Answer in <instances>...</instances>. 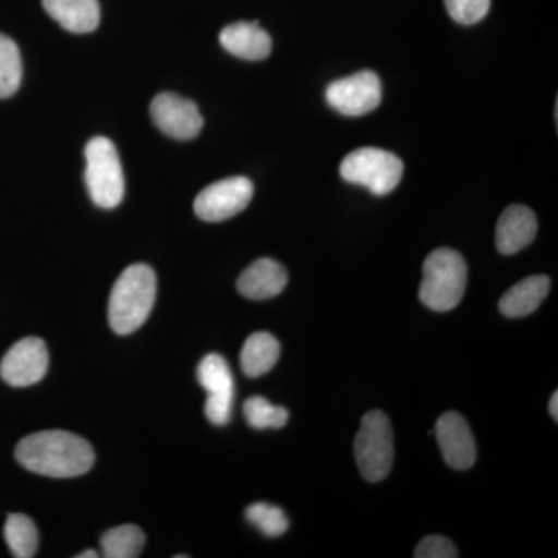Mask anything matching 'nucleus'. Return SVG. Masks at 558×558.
<instances>
[{
	"instance_id": "1",
	"label": "nucleus",
	"mask_w": 558,
	"mask_h": 558,
	"mask_svg": "<svg viewBox=\"0 0 558 558\" xmlns=\"http://www.w3.org/2000/svg\"><path fill=\"white\" fill-rule=\"evenodd\" d=\"M22 468L50 478H75L89 472L95 462L90 444L61 429L35 433L17 444Z\"/></svg>"
},
{
	"instance_id": "11",
	"label": "nucleus",
	"mask_w": 558,
	"mask_h": 558,
	"mask_svg": "<svg viewBox=\"0 0 558 558\" xmlns=\"http://www.w3.org/2000/svg\"><path fill=\"white\" fill-rule=\"evenodd\" d=\"M150 117L163 134L175 140L196 138L204 128V117L196 102L172 92H163L154 98Z\"/></svg>"
},
{
	"instance_id": "25",
	"label": "nucleus",
	"mask_w": 558,
	"mask_h": 558,
	"mask_svg": "<svg viewBox=\"0 0 558 558\" xmlns=\"http://www.w3.org/2000/svg\"><path fill=\"white\" fill-rule=\"evenodd\" d=\"M459 556L457 546L449 538L440 535H429L421 539L414 549L416 558H457Z\"/></svg>"
},
{
	"instance_id": "26",
	"label": "nucleus",
	"mask_w": 558,
	"mask_h": 558,
	"mask_svg": "<svg viewBox=\"0 0 558 558\" xmlns=\"http://www.w3.org/2000/svg\"><path fill=\"white\" fill-rule=\"evenodd\" d=\"M549 413L553 416L554 421H558V392H554L553 398H550L549 402Z\"/></svg>"
},
{
	"instance_id": "15",
	"label": "nucleus",
	"mask_w": 558,
	"mask_h": 558,
	"mask_svg": "<svg viewBox=\"0 0 558 558\" xmlns=\"http://www.w3.org/2000/svg\"><path fill=\"white\" fill-rule=\"evenodd\" d=\"M288 270L277 260L263 258L242 271L238 279V290L248 300H270L288 286Z\"/></svg>"
},
{
	"instance_id": "27",
	"label": "nucleus",
	"mask_w": 558,
	"mask_h": 558,
	"mask_svg": "<svg viewBox=\"0 0 558 558\" xmlns=\"http://www.w3.org/2000/svg\"><path fill=\"white\" fill-rule=\"evenodd\" d=\"M80 558H95L98 557V554L95 550H84V554H80Z\"/></svg>"
},
{
	"instance_id": "3",
	"label": "nucleus",
	"mask_w": 558,
	"mask_h": 558,
	"mask_svg": "<svg viewBox=\"0 0 558 558\" xmlns=\"http://www.w3.org/2000/svg\"><path fill=\"white\" fill-rule=\"evenodd\" d=\"M468 288V266L458 252L438 248L424 263L418 296L428 310L449 312L461 303Z\"/></svg>"
},
{
	"instance_id": "9",
	"label": "nucleus",
	"mask_w": 558,
	"mask_h": 558,
	"mask_svg": "<svg viewBox=\"0 0 558 558\" xmlns=\"http://www.w3.org/2000/svg\"><path fill=\"white\" fill-rule=\"evenodd\" d=\"M197 379L207 391L205 416L218 427L229 424L233 409L234 380L227 360L219 354H208L197 368Z\"/></svg>"
},
{
	"instance_id": "10",
	"label": "nucleus",
	"mask_w": 558,
	"mask_h": 558,
	"mask_svg": "<svg viewBox=\"0 0 558 558\" xmlns=\"http://www.w3.org/2000/svg\"><path fill=\"white\" fill-rule=\"evenodd\" d=\"M49 369V349L38 337L14 343L0 362V377L14 388L32 387L44 379Z\"/></svg>"
},
{
	"instance_id": "17",
	"label": "nucleus",
	"mask_w": 558,
	"mask_h": 558,
	"mask_svg": "<svg viewBox=\"0 0 558 558\" xmlns=\"http://www.w3.org/2000/svg\"><path fill=\"white\" fill-rule=\"evenodd\" d=\"M550 279L546 275H532L521 279L499 300V311L509 318L526 317L538 310L548 296Z\"/></svg>"
},
{
	"instance_id": "5",
	"label": "nucleus",
	"mask_w": 558,
	"mask_h": 558,
	"mask_svg": "<svg viewBox=\"0 0 558 558\" xmlns=\"http://www.w3.org/2000/svg\"><path fill=\"white\" fill-rule=\"evenodd\" d=\"M354 453L363 478L369 483L387 478L395 462V442L387 414L369 411L363 416L355 436Z\"/></svg>"
},
{
	"instance_id": "6",
	"label": "nucleus",
	"mask_w": 558,
	"mask_h": 558,
	"mask_svg": "<svg viewBox=\"0 0 558 558\" xmlns=\"http://www.w3.org/2000/svg\"><path fill=\"white\" fill-rule=\"evenodd\" d=\"M340 174L349 183L365 186L376 196H385L399 185L403 161L388 150L355 149L341 161Z\"/></svg>"
},
{
	"instance_id": "20",
	"label": "nucleus",
	"mask_w": 558,
	"mask_h": 558,
	"mask_svg": "<svg viewBox=\"0 0 558 558\" xmlns=\"http://www.w3.org/2000/svg\"><path fill=\"white\" fill-rule=\"evenodd\" d=\"M145 546V534L134 524L113 527L101 537L102 556L108 558H137Z\"/></svg>"
},
{
	"instance_id": "13",
	"label": "nucleus",
	"mask_w": 558,
	"mask_h": 558,
	"mask_svg": "<svg viewBox=\"0 0 558 558\" xmlns=\"http://www.w3.org/2000/svg\"><path fill=\"white\" fill-rule=\"evenodd\" d=\"M537 216L524 205H510L499 216L497 247L502 255H515L532 244L537 236Z\"/></svg>"
},
{
	"instance_id": "12",
	"label": "nucleus",
	"mask_w": 558,
	"mask_h": 558,
	"mask_svg": "<svg viewBox=\"0 0 558 558\" xmlns=\"http://www.w3.org/2000/svg\"><path fill=\"white\" fill-rule=\"evenodd\" d=\"M436 440L447 464L454 470H468L476 461V444L465 418L454 411L444 413L435 427Z\"/></svg>"
},
{
	"instance_id": "18",
	"label": "nucleus",
	"mask_w": 558,
	"mask_h": 558,
	"mask_svg": "<svg viewBox=\"0 0 558 558\" xmlns=\"http://www.w3.org/2000/svg\"><path fill=\"white\" fill-rule=\"evenodd\" d=\"M279 341L269 332H256L245 340L241 351V366L245 376L256 379L269 373L279 359Z\"/></svg>"
},
{
	"instance_id": "14",
	"label": "nucleus",
	"mask_w": 558,
	"mask_h": 558,
	"mask_svg": "<svg viewBox=\"0 0 558 558\" xmlns=\"http://www.w3.org/2000/svg\"><path fill=\"white\" fill-rule=\"evenodd\" d=\"M220 46L233 57L247 61H263L269 58L271 38L259 22H236L227 25L219 35Z\"/></svg>"
},
{
	"instance_id": "22",
	"label": "nucleus",
	"mask_w": 558,
	"mask_h": 558,
	"mask_svg": "<svg viewBox=\"0 0 558 558\" xmlns=\"http://www.w3.org/2000/svg\"><path fill=\"white\" fill-rule=\"evenodd\" d=\"M244 414L250 427L256 429L282 428L289 421V411L284 407L274 405L260 396L245 400Z\"/></svg>"
},
{
	"instance_id": "7",
	"label": "nucleus",
	"mask_w": 558,
	"mask_h": 558,
	"mask_svg": "<svg viewBox=\"0 0 558 558\" xmlns=\"http://www.w3.org/2000/svg\"><path fill=\"white\" fill-rule=\"evenodd\" d=\"M253 191L252 180L242 175L219 180L201 191L194 201V213L205 222L234 218L248 207Z\"/></svg>"
},
{
	"instance_id": "16",
	"label": "nucleus",
	"mask_w": 558,
	"mask_h": 558,
	"mask_svg": "<svg viewBox=\"0 0 558 558\" xmlns=\"http://www.w3.org/2000/svg\"><path fill=\"white\" fill-rule=\"evenodd\" d=\"M51 20L70 33H90L100 25L101 11L98 0H43Z\"/></svg>"
},
{
	"instance_id": "4",
	"label": "nucleus",
	"mask_w": 558,
	"mask_h": 558,
	"mask_svg": "<svg viewBox=\"0 0 558 558\" xmlns=\"http://www.w3.org/2000/svg\"><path fill=\"white\" fill-rule=\"evenodd\" d=\"M86 185L97 207H119L124 197V174L116 145L106 137H94L84 149Z\"/></svg>"
},
{
	"instance_id": "21",
	"label": "nucleus",
	"mask_w": 558,
	"mask_h": 558,
	"mask_svg": "<svg viewBox=\"0 0 558 558\" xmlns=\"http://www.w3.org/2000/svg\"><path fill=\"white\" fill-rule=\"evenodd\" d=\"M22 58L13 39L0 33V98H9L20 89Z\"/></svg>"
},
{
	"instance_id": "8",
	"label": "nucleus",
	"mask_w": 558,
	"mask_h": 558,
	"mask_svg": "<svg viewBox=\"0 0 558 558\" xmlns=\"http://www.w3.org/2000/svg\"><path fill=\"white\" fill-rule=\"evenodd\" d=\"M326 100L341 116H366L380 106V78L371 70H362L355 75L333 81L326 89Z\"/></svg>"
},
{
	"instance_id": "2",
	"label": "nucleus",
	"mask_w": 558,
	"mask_h": 558,
	"mask_svg": "<svg viewBox=\"0 0 558 558\" xmlns=\"http://www.w3.org/2000/svg\"><path fill=\"white\" fill-rule=\"evenodd\" d=\"M157 278L146 264H132L117 279L109 300V325L128 336L145 325L156 303Z\"/></svg>"
},
{
	"instance_id": "24",
	"label": "nucleus",
	"mask_w": 558,
	"mask_h": 558,
	"mask_svg": "<svg viewBox=\"0 0 558 558\" xmlns=\"http://www.w3.org/2000/svg\"><path fill=\"white\" fill-rule=\"evenodd\" d=\"M451 20L461 25L478 24L490 10V0H444Z\"/></svg>"
},
{
	"instance_id": "23",
	"label": "nucleus",
	"mask_w": 558,
	"mask_h": 558,
	"mask_svg": "<svg viewBox=\"0 0 558 558\" xmlns=\"http://www.w3.org/2000/svg\"><path fill=\"white\" fill-rule=\"evenodd\" d=\"M245 517L266 537H279L289 529V520L284 510L271 506L269 502H255V505L248 506Z\"/></svg>"
},
{
	"instance_id": "19",
	"label": "nucleus",
	"mask_w": 558,
	"mask_h": 558,
	"mask_svg": "<svg viewBox=\"0 0 558 558\" xmlns=\"http://www.w3.org/2000/svg\"><path fill=\"white\" fill-rule=\"evenodd\" d=\"M3 535L13 557L32 558L38 550V529L24 513H11L7 519Z\"/></svg>"
}]
</instances>
